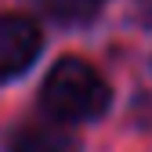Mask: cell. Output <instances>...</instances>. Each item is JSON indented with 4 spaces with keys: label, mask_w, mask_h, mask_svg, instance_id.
<instances>
[{
    "label": "cell",
    "mask_w": 152,
    "mask_h": 152,
    "mask_svg": "<svg viewBox=\"0 0 152 152\" xmlns=\"http://www.w3.org/2000/svg\"><path fill=\"white\" fill-rule=\"evenodd\" d=\"M47 7L51 18H58V22H87V18L98 15V7L105 0H40Z\"/></svg>",
    "instance_id": "obj_4"
},
{
    "label": "cell",
    "mask_w": 152,
    "mask_h": 152,
    "mask_svg": "<svg viewBox=\"0 0 152 152\" xmlns=\"http://www.w3.org/2000/svg\"><path fill=\"white\" fill-rule=\"evenodd\" d=\"M40 54V29L22 15H0V80L18 76Z\"/></svg>",
    "instance_id": "obj_2"
},
{
    "label": "cell",
    "mask_w": 152,
    "mask_h": 152,
    "mask_svg": "<svg viewBox=\"0 0 152 152\" xmlns=\"http://www.w3.org/2000/svg\"><path fill=\"white\" fill-rule=\"evenodd\" d=\"M44 109L58 120H94L109 109L105 76L83 58H62L44 80Z\"/></svg>",
    "instance_id": "obj_1"
},
{
    "label": "cell",
    "mask_w": 152,
    "mask_h": 152,
    "mask_svg": "<svg viewBox=\"0 0 152 152\" xmlns=\"http://www.w3.org/2000/svg\"><path fill=\"white\" fill-rule=\"evenodd\" d=\"M11 152H80V138L58 123H26L11 134Z\"/></svg>",
    "instance_id": "obj_3"
}]
</instances>
